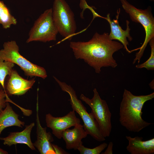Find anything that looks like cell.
Segmentation results:
<instances>
[{
  "instance_id": "obj_1",
  "label": "cell",
  "mask_w": 154,
  "mask_h": 154,
  "mask_svg": "<svg viewBox=\"0 0 154 154\" xmlns=\"http://www.w3.org/2000/svg\"><path fill=\"white\" fill-rule=\"evenodd\" d=\"M70 46L76 59L83 60L98 74L102 67L117 66L113 54L123 48L120 42L111 40L108 33L97 32L88 41L70 42Z\"/></svg>"
},
{
  "instance_id": "obj_2",
  "label": "cell",
  "mask_w": 154,
  "mask_h": 154,
  "mask_svg": "<svg viewBox=\"0 0 154 154\" xmlns=\"http://www.w3.org/2000/svg\"><path fill=\"white\" fill-rule=\"evenodd\" d=\"M154 98V92L145 95L135 96L125 89L119 108L121 125L130 131L138 132L151 123L142 117L144 104Z\"/></svg>"
},
{
  "instance_id": "obj_3",
  "label": "cell",
  "mask_w": 154,
  "mask_h": 154,
  "mask_svg": "<svg viewBox=\"0 0 154 154\" xmlns=\"http://www.w3.org/2000/svg\"><path fill=\"white\" fill-rule=\"evenodd\" d=\"M123 9L128 13L133 22L140 23L145 29V36L144 42L141 47L131 50L132 52L139 50L136 53L135 57L133 63L137 60L139 63L144 50L150 40L154 38V18L151 12L150 7L143 10L138 9L130 4L127 0H119Z\"/></svg>"
},
{
  "instance_id": "obj_4",
  "label": "cell",
  "mask_w": 154,
  "mask_h": 154,
  "mask_svg": "<svg viewBox=\"0 0 154 154\" xmlns=\"http://www.w3.org/2000/svg\"><path fill=\"white\" fill-rule=\"evenodd\" d=\"M61 89L67 92L70 96L68 101L71 106L73 110L76 112L82 119L84 128L88 135L91 136L94 139L98 141L105 140V138L101 134L98 124L91 113H88L86 109L79 100L76 94L75 91L70 85L62 82L55 76L53 77Z\"/></svg>"
},
{
  "instance_id": "obj_5",
  "label": "cell",
  "mask_w": 154,
  "mask_h": 154,
  "mask_svg": "<svg viewBox=\"0 0 154 154\" xmlns=\"http://www.w3.org/2000/svg\"><path fill=\"white\" fill-rule=\"evenodd\" d=\"M19 50V47L15 41L5 42L3 48L0 50V57L4 60L17 64L27 76L38 77L43 79L47 77L46 72L44 68L28 60L20 54Z\"/></svg>"
},
{
  "instance_id": "obj_6",
  "label": "cell",
  "mask_w": 154,
  "mask_h": 154,
  "mask_svg": "<svg viewBox=\"0 0 154 154\" xmlns=\"http://www.w3.org/2000/svg\"><path fill=\"white\" fill-rule=\"evenodd\" d=\"M52 9L53 20L58 33L65 39L70 40L76 29L73 12L65 0H54Z\"/></svg>"
},
{
  "instance_id": "obj_7",
  "label": "cell",
  "mask_w": 154,
  "mask_h": 154,
  "mask_svg": "<svg viewBox=\"0 0 154 154\" xmlns=\"http://www.w3.org/2000/svg\"><path fill=\"white\" fill-rule=\"evenodd\" d=\"M94 96L90 99L81 94L80 99L91 108V113L96 121L100 131L105 137H108L111 132L112 114L106 101L102 99L96 88L93 90Z\"/></svg>"
},
{
  "instance_id": "obj_8",
  "label": "cell",
  "mask_w": 154,
  "mask_h": 154,
  "mask_svg": "<svg viewBox=\"0 0 154 154\" xmlns=\"http://www.w3.org/2000/svg\"><path fill=\"white\" fill-rule=\"evenodd\" d=\"M52 9L45 10L35 21L26 42H46L56 40L58 32L52 17Z\"/></svg>"
},
{
  "instance_id": "obj_9",
  "label": "cell",
  "mask_w": 154,
  "mask_h": 154,
  "mask_svg": "<svg viewBox=\"0 0 154 154\" xmlns=\"http://www.w3.org/2000/svg\"><path fill=\"white\" fill-rule=\"evenodd\" d=\"M45 121L47 127L52 129V134L59 139L62 138L63 131L74 126L81 122L80 119L76 117L73 110L61 117L53 116L50 113L47 114L45 116Z\"/></svg>"
},
{
  "instance_id": "obj_10",
  "label": "cell",
  "mask_w": 154,
  "mask_h": 154,
  "mask_svg": "<svg viewBox=\"0 0 154 154\" xmlns=\"http://www.w3.org/2000/svg\"><path fill=\"white\" fill-rule=\"evenodd\" d=\"M36 112L37 139L33 145L41 154H55L51 142L54 140L52 134L50 132H47L46 127H43L40 123L38 96Z\"/></svg>"
},
{
  "instance_id": "obj_11",
  "label": "cell",
  "mask_w": 154,
  "mask_h": 154,
  "mask_svg": "<svg viewBox=\"0 0 154 154\" xmlns=\"http://www.w3.org/2000/svg\"><path fill=\"white\" fill-rule=\"evenodd\" d=\"M120 10V9L117 10L115 19L112 20L110 13L107 15L106 17L103 18L106 20L110 25L111 29L109 34L110 38L112 40H116L119 41L123 45L124 49L128 53H131V52L127 48V45H129V43L127 40V38L129 41H131L133 39L130 33L131 29L129 26V22L128 20L126 21V29L125 30H123L119 25L118 21Z\"/></svg>"
},
{
  "instance_id": "obj_12",
  "label": "cell",
  "mask_w": 154,
  "mask_h": 154,
  "mask_svg": "<svg viewBox=\"0 0 154 154\" xmlns=\"http://www.w3.org/2000/svg\"><path fill=\"white\" fill-rule=\"evenodd\" d=\"M8 77L5 89L9 95L21 96L25 94L32 88L35 82L34 78L28 80L23 78L14 70Z\"/></svg>"
},
{
  "instance_id": "obj_13",
  "label": "cell",
  "mask_w": 154,
  "mask_h": 154,
  "mask_svg": "<svg viewBox=\"0 0 154 154\" xmlns=\"http://www.w3.org/2000/svg\"><path fill=\"white\" fill-rule=\"evenodd\" d=\"M35 125L34 122L25 126V129L20 132H10L7 137H0V139L3 141V144L9 146L17 144L26 145L33 150H35L33 143L32 142L31 134L32 129Z\"/></svg>"
},
{
  "instance_id": "obj_14",
  "label": "cell",
  "mask_w": 154,
  "mask_h": 154,
  "mask_svg": "<svg viewBox=\"0 0 154 154\" xmlns=\"http://www.w3.org/2000/svg\"><path fill=\"white\" fill-rule=\"evenodd\" d=\"M74 127L72 129H66L62 133V138L65 142L67 149L77 150L78 147L82 144V139L88 135L80 123Z\"/></svg>"
},
{
  "instance_id": "obj_15",
  "label": "cell",
  "mask_w": 154,
  "mask_h": 154,
  "mask_svg": "<svg viewBox=\"0 0 154 154\" xmlns=\"http://www.w3.org/2000/svg\"><path fill=\"white\" fill-rule=\"evenodd\" d=\"M128 141L126 147L127 151L131 154H153L154 138L143 141L142 137L136 136L132 137L126 136Z\"/></svg>"
},
{
  "instance_id": "obj_16",
  "label": "cell",
  "mask_w": 154,
  "mask_h": 154,
  "mask_svg": "<svg viewBox=\"0 0 154 154\" xmlns=\"http://www.w3.org/2000/svg\"><path fill=\"white\" fill-rule=\"evenodd\" d=\"M19 116L7 102L5 108L0 114V136L2 131L8 127L16 126L23 127L25 123L20 120Z\"/></svg>"
},
{
  "instance_id": "obj_17",
  "label": "cell",
  "mask_w": 154,
  "mask_h": 154,
  "mask_svg": "<svg viewBox=\"0 0 154 154\" xmlns=\"http://www.w3.org/2000/svg\"><path fill=\"white\" fill-rule=\"evenodd\" d=\"M17 21L3 1H0V24L5 29L9 28L12 25H15Z\"/></svg>"
},
{
  "instance_id": "obj_18",
  "label": "cell",
  "mask_w": 154,
  "mask_h": 154,
  "mask_svg": "<svg viewBox=\"0 0 154 154\" xmlns=\"http://www.w3.org/2000/svg\"><path fill=\"white\" fill-rule=\"evenodd\" d=\"M14 66L13 63L4 60L0 57V83L5 92L4 83L5 78L11 74Z\"/></svg>"
},
{
  "instance_id": "obj_19",
  "label": "cell",
  "mask_w": 154,
  "mask_h": 154,
  "mask_svg": "<svg viewBox=\"0 0 154 154\" xmlns=\"http://www.w3.org/2000/svg\"><path fill=\"white\" fill-rule=\"evenodd\" d=\"M151 48V53L149 59L145 62L136 66L137 68H145L148 70H154V38H152L149 42Z\"/></svg>"
},
{
  "instance_id": "obj_20",
  "label": "cell",
  "mask_w": 154,
  "mask_h": 154,
  "mask_svg": "<svg viewBox=\"0 0 154 154\" xmlns=\"http://www.w3.org/2000/svg\"><path fill=\"white\" fill-rule=\"evenodd\" d=\"M108 144L105 142L93 148L85 147L82 144L80 145L77 150L81 154H99L107 146Z\"/></svg>"
},
{
  "instance_id": "obj_21",
  "label": "cell",
  "mask_w": 154,
  "mask_h": 154,
  "mask_svg": "<svg viewBox=\"0 0 154 154\" xmlns=\"http://www.w3.org/2000/svg\"><path fill=\"white\" fill-rule=\"evenodd\" d=\"M7 95L3 89L0 90V114L6 106L7 100H9Z\"/></svg>"
},
{
  "instance_id": "obj_22",
  "label": "cell",
  "mask_w": 154,
  "mask_h": 154,
  "mask_svg": "<svg viewBox=\"0 0 154 154\" xmlns=\"http://www.w3.org/2000/svg\"><path fill=\"white\" fill-rule=\"evenodd\" d=\"M80 6L81 8H88L90 9L92 12L94 17H100V16L98 15L97 14L96 12L94 10L93 8L92 7H91L88 5L86 1V0H80Z\"/></svg>"
},
{
  "instance_id": "obj_23",
  "label": "cell",
  "mask_w": 154,
  "mask_h": 154,
  "mask_svg": "<svg viewBox=\"0 0 154 154\" xmlns=\"http://www.w3.org/2000/svg\"><path fill=\"white\" fill-rule=\"evenodd\" d=\"M52 145L55 154H69L57 145L52 143Z\"/></svg>"
},
{
  "instance_id": "obj_24",
  "label": "cell",
  "mask_w": 154,
  "mask_h": 154,
  "mask_svg": "<svg viewBox=\"0 0 154 154\" xmlns=\"http://www.w3.org/2000/svg\"><path fill=\"white\" fill-rule=\"evenodd\" d=\"M113 143L112 142H110L105 151L101 153L102 154H112L113 153Z\"/></svg>"
},
{
  "instance_id": "obj_25",
  "label": "cell",
  "mask_w": 154,
  "mask_h": 154,
  "mask_svg": "<svg viewBox=\"0 0 154 154\" xmlns=\"http://www.w3.org/2000/svg\"><path fill=\"white\" fill-rule=\"evenodd\" d=\"M8 152L0 148V154H8Z\"/></svg>"
},
{
  "instance_id": "obj_26",
  "label": "cell",
  "mask_w": 154,
  "mask_h": 154,
  "mask_svg": "<svg viewBox=\"0 0 154 154\" xmlns=\"http://www.w3.org/2000/svg\"><path fill=\"white\" fill-rule=\"evenodd\" d=\"M3 89V88L2 85H1V84L0 83V90H1V89Z\"/></svg>"
},
{
  "instance_id": "obj_27",
  "label": "cell",
  "mask_w": 154,
  "mask_h": 154,
  "mask_svg": "<svg viewBox=\"0 0 154 154\" xmlns=\"http://www.w3.org/2000/svg\"><path fill=\"white\" fill-rule=\"evenodd\" d=\"M151 1H154V0H150Z\"/></svg>"
}]
</instances>
